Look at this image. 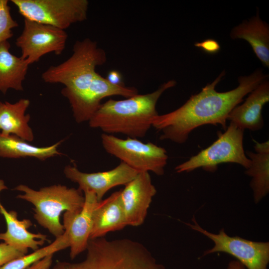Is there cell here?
<instances>
[{
    "mask_svg": "<svg viewBox=\"0 0 269 269\" xmlns=\"http://www.w3.org/2000/svg\"><path fill=\"white\" fill-rule=\"evenodd\" d=\"M18 26L10 13L8 0H0V43L11 38L13 34L12 29Z\"/></svg>",
    "mask_w": 269,
    "mask_h": 269,
    "instance_id": "cb8c5ba5",
    "label": "cell"
},
{
    "mask_svg": "<svg viewBox=\"0 0 269 269\" xmlns=\"http://www.w3.org/2000/svg\"><path fill=\"white\" fill-rule=\"evenodd\" d=\"M67 38L64 30L24 18L23 29L15 45L21 49L20 57L30 65L49 53L61 54Z\"/></svg>",
    "mask_w": 269,
    "mask_h": 269,
    "instance_id": "30bf717a",
    "label": "cell"
},
{
    "mask_svg": "<svg viewBox=\"0 0 269 269\" xmlns=\"http://www.w3.org/2000/svg\"><path fill=\"white\" fill-rule=\"evenodd\" d=\"M29 105L26 99L14 103L0 101V130L2 134L14 135L27 141L33 140V133L28 125L30 116L25 114Z\"/></svg>",
    "mask_w": 269,
    "mask_h": 269,
    "instance_id": "ac0fdd59",
    "label": "cell"
},
{
    "mask_svg": "<svg viewBox=\"0 0 269 269\" xmlns=\"http://www.w3.org/2000/svg\"><path fill=\"white\" fill-rule=\"evenodd\" d=\"M232 39H242L250 44L255 54L266 67H269V26L258 13L231 30Z\"/></svg>",
    "mask_w": 269,
    "mask_h": 269,
    "instance_id": "d6986e66",
    "label": "cell"
},
{
    "mask_svg": "<svg viewBox=\"0 0 269 269\" xmlns=\"http://www.w3.org/2000/svg\"><path fill=\"white\" fill-rule=\"evenodd\" d=\"M53 255H49L36 262L26 269H50Z\"/></svg>",
    "mask_w": 269,
    "mask_h": 269,
    "instance_id": "4316f807",
    "label": "cell"
},
{
    "mask_svg": "<svg viewBox=\"0 0 269 269\" xmlns=\"http://www.w3.org/2000/svg\"><path fill=\"white\" fill-rule=\"evenodd\" d=\"M69 247L67 234L64 232L60 237L55 238L49 245L39 248L29 254H25L12 260L2 267L0 269H26L33 264L49 255L64 250Z\"/></svg>",
    "mask_w": 269,
    "mask_h": 269,
    "instance_id": "603a6c76",
    "label": "cell"
},
{
    "mask_svg": "<svg viewBox=\"0 0 269 269\" xmlns=\"http://www.w3.org/2000/svg\"><path fill=\"white\" fill-rule=\"evenodd\" d=\"M244 132L230 122L224 133H218L216 140L187 161L176 166V172H188L198 168L214 172L219 164L224 163H237L248 169L251 160L243 147Z\"/></svg>",
    "mask_w": 269,
    "mask_h": 269,
    "instance_id": "8992f818",
    "label": "cell"
},
{
    "mask_svg": "<svg viewBox=\"0 0 269 269\" xmlns=\"http://www.w3.org/2000/svg\"><path fill=\"white\" fill-rule=\"evenodd\" d=\"M227 269H246V267L238 261H232L228 265Z\"/></svg>",
    "mask_w": 269,
    "mask_h": 269,
    "instance_id": "f1b7e54d",
    "label": "cell"
},
{
    "mask_svg": "<svg viewBox=\"0 0 269 269\" xmlns=\"http://www.w3.org/2000/svg\"><path fill=\"white\" fill-rule=\"evenodd\" d=\"M27 251L14 248L2 242L0 244V268L8 262L22 256Z\"/></svg>",
    "mask_w": 269,
    "mask_h": 269,
    "instance_id": "d4e9b609",
    "label": "cell"
},
{
    "mask_svg": "<svg viewBox=\"0 0 269 269\" xmlns=\"http://www.w3.org/2000/svg\"><path fill=\"white\" fill-rule=\"evenodd\" d=\"M138 94L135 88L114 85L97 73L86 93L71 107L77 123L89 122L100 107L103 99L112 96L127 98Z\"/></svg>",
    "mask_w": 269,
    "mask_h": 269,
    "instance_id": "5bb4252c",
    "label": "cell"
},
{
    "mask_svg": "<svg viewBox=\"0 0 269 269\" xmlns=\"http://www.w3.org/2000/svg\"><path fill=\"white\" fill-rule=\"evenodd\" d=\"M106 79L112 84L118 86H124L123 84L122 76L120 72L116 70L111 71Z\"/></svg>",
    "mask_w": 269,
    "mask_h": 269,
    "instance_id": "83f0119b",
    "label": "cell"
},
{
    "mask_svg": "<svg viewBox=\"0 0 269 269\" xmlns=\"http://www.w3.org/2000/svg\"><path fill=\"white\" fill-rule=\"evenodd\" d=\"M256 152L250 151L246 154L251 160L250 167L245 173L252 177L250 186L253 191L256 203L265 197L269 192V142L255 141Z\"/></svg>",
    "mask_w": 269,
    "mask_h": 269,
    "instance_id": "ffe728a7",
    "label": "cell"
},
{
    "mask_svg": "<svg viewBox=\"0 0 269 269\" xmlns=\"http://www.w3.org/2000/svg\"><path fill=\"white\" fill-rule=\"evenodd\" d=\"M84 193L85 202L81 210L74 213L67 211L63 214V225L68 236L72 260L86 250L93 228V212L99 202L94 193Z\"/></svg>",
    "mask_w": 269,
    "mask_h": 269,
    "instance_id": "4fadbf2b",
    "label": "cell"
},
{
    "mask_svg": "<svg viewBox=\"0 0 269 269\" xmlns=\"http://www.w3.org/2000/svg\"><path fill=\"white\" fill-rule=\"evenodd\" d=\"M71 56L63 62L51 66L41 74L47 83H60L65 87L61 94L72 106L89 88L96 73V69L106 63L105 51L89 38L76 41Z\"/></svg>",
    "mask_w": 269,
    "mask_h": 269,
    "instance_id": "277c9868",
    "label": "cell"
},
{
    "mask_svg": "<svg viewBox=\"0 0 269 269\" xmlns=\"http://www.w3.org/2000/svg\"><path fill=\"white\" fill-rule=\"evenodd\" d=\"M8 41L0 43V91L5 94L9 89L23 91V81L29 64L10 51Z\"/></svg>",
    "mask_w": 269,
    "mask_h": 269,
    "instance_id": "44dd1931",
    "label": "cell"
},
{
    "mask_svg": "<svg viewBox=\"0 0 269 269\" xmlns=\"http://www.w3.org/2000/svg\"><path fill=\"white\" fill-rule=\"evenodd\" d=\"M7 189L3 180L0 179V192ZM0 213L3 216L6 230L0 233V240L14 248L27 251L29 249L35 251L48 241L47 236L40 233H33L28 229L32 223L28 219L20 220L16 211H7L0 202Z\"/></svg>",
    "mask_w": 269,
    "mask_h": 269,
    "instance_id": "9a60e30c",
    "label": "cell"
},
{
    "mask_svg": "<svg viewBox=\"0 0 269 269\" xmlns=\"http://www.w3.org/2000/svg\"><path fill=\"white\" fill-rule=\"evenodd\" d=\"M126 226L128 225L120 190L98 202L93 214L90 239L103 237L109 232L121 230Z\"/></svg>",
    "mask_w": 269,
    "mask_h": 269,
    "instance_id": "e0dca14e",
    "label": "cell"
},
{
    "mask_svg": "<svg viewBox=\"0 0 269 269\" xmlns=\"http://www.w3.org/2000/svg\"><path fill=\"white\" fill-rule=\"evenodd\" d=\"M156 189L148 172H140L121 190L128 226L142 224Z\"/></svg>",
    "mask_w": 269,
    "mask_h": 269,
    "instance_id": "7c38bea8",
    "label": "cell"
},
{
    "mask_svg": "<svg viewBox=\"0 0 269 269\" xmlns=\"http://www.w3.org/2000/svg\"><path fill=\"white\" fill-rule=\"evenodd\" d=\"M24 18L65 30L87 18V0H11Z\"/></svg>",
    "mask_w": 269,
    "mask_h": 269,
    "instance_id": "ba28073f",
    "label": "cell"
},
{
    "mask_svg": "<svg viewBox=\"0 0 269 269\" xmlns=\"http://www.w3.org/2000/svg\"><path fill=\"white\" fill-rule=\"evenodd\" d=\"M194 45L209 54L217 53L220 49L219 42L213 39H208L201 42H196Z\"/></svg>",
    "mask_w": 269,
    "mask_h": 269,
    "instance_id": "484cf974",
    "label": "cell"
},
{
    "mask_svg": "<svg viewBox=\"0 0 269 269\" xmlns=\"http://www.w3.org/2000/svg\"><path fill=\"white\" fill-rule=\"evenodd\" d=\"M225 74L222 71L211 83L191 96L177 109L165 114H158L153 118L152 127L160 133V140L183 143L194 130L205 125H220L225 131L231 111L268 77L258 69L248 76L240 77L239 85L235 89L217 92L216 86Z\"/></svg>",
    "mask_w": 269,
    "mask_h": 269,
    "instance_id": "6da1fadb",
    "label": "cell"
},
{
    "mask_svg": "<svg viewBox=\"0 0 269 269\" xmlns=\"http://www.w3.org/2000/svg\"><path fill=\"white\" fill-rule=\"evenodd\" d=\"M82 261H58L52 269H166L142 244L127 238L90 239Z\"/></svg>",
    "mask_w": 269,
    "mask_h": 269,
    "instance_id": "3957f363",
    "label": "cell"
},
{
    "mask_svg": "<svg viewBox=\"0 0 269 269\" xmlns=\"http://www.w3.org/2000/svg\"><path fill=\"white\" fill-rule=\"evenodd\" d=\"M61 141L46 147H38L14 135H5L0 133V157L19 158L34 157L43 160L62 154L57 148Z\"/></svg>",
    "mask_w": 269,
    "mask_h": 269,
    "instance_id": "7402d4cb",
    "label": "cell"
},
{
    "mask_svg": "<svg viewBox=\"0 0 269 269\" xmlns=\"http://www.w3.org/2000/svg\"><path fill=\"white\" fill-rule=\"evenodd\" d=\"M139 172L121 162L115 168L106 171L85 173L75 165L65 167L64 173L68 179L79 185L81 191L94 193L99 201L111 189L119 185H126L138 174Z\"/></svg>",
    "mask_w": 269,
    "mask_h": 269,
    "instance_id": "8fae6325",
    "label": "cell"
},
{
    "mask_svg": "<svg viewBox=\"0 0 269 269\" xmlns=\"http://www.w3.org/2000/svg\"><path fill=\"white\" fill-rule=\"evenodd\" d=\"M176 84L171 80L152 93L138 94L121 100L110 99L101 105L89 121V126L100 129L106 134L143 137L152 127L153 118L158 115L156 106L159 98Z\"/></svg>",
    "mask_w": 269,
    "mask_h": 269,
    "instance_id": "7a4b0ae2",
    "label": "cell"
},
{
    "mask_svg": "<svg viewBox=\"0 0 269 269\" xmlns=\"http://www.w3.org/2000/svg\"><path fill=\"white\" fill-rule=\"evenodd\" d=\"M14 190L22 192L16 198L34 206L33 217L36 222L55 238L64 233L60 216L63 212H78L82 209L84 196L79 189L61 184L45 186L36 190L20 184Z\"/></svg>",
    "mask_w": 269,
    "mask_h": 269,
    "instance_id": "5b68a950",
    "label": "cell"
},
{
    "mask_svg": "<svg viewBox=\"0 0 269 269\" xmlns=\"http://www.w3.org/2000/svg\"><path fill=\"white\" fill-rule=\"evenodd\" d=\"M193 224L186 223L191 229L209 238L214 246L205 251L203 256L217 252H223L235 257L248 269H267L269 263V243L255 242L238 236L230 237L224 229L218 234L211 233L202 228L193 216Z\"/></svg>",
    "mask_w": 269,
    "mask_h": 269,
    "instance_id": "9c48e42d",
    "label": "cell"
},
{
    "mask_svg": "<svg viewBox=\"0 0 269 269\" xmlns=\"http://www.w3.org/2000/svg\"><path fill=\"white\" fill-rule=\"evenodd\" d=\"M101 142L107 152L138 172L164 174L168 159L164 148L152 142L144 143L137 138L124 139L104 133L101 135Z\"/></svg>",
    "mask_w": 269,
    "mask_h": 269,
    "instance_id": "52a82bcc",
    "label": "cell"
},
{
    "mask_svg": "<svg viewBox=\"0 0 269 269\" xmlns=\"http://www.w3.org/2000/svg\"><path fill=\"white\" fill-rule=\"evenodd\" d=\"M269 101V82L267 78L249 93L242 104L237 105L231 111L227 120L243 130H260L264 126L262 111Z\"/></svg>",
    "mask_w": 269,
    "mask_h": 269,
    "instance_id": "2e32d148",
    "label": "cell"
}]
</instances>
